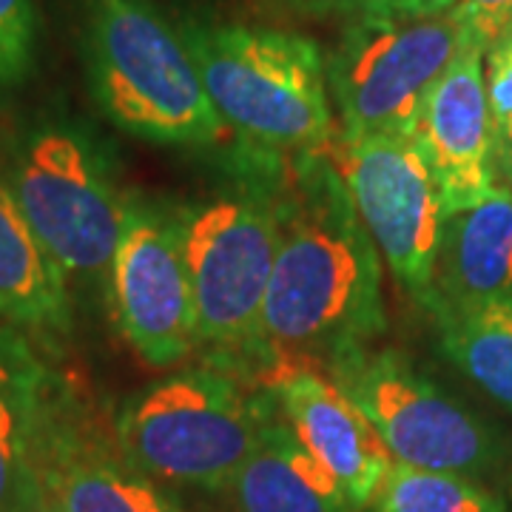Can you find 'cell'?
Returning a JSON list of instances; mask_svg holds the SVG:
<instances>
[{"label":"cell","mask_w":512,"mask_h":512,"mask_svg":"<svg viewBox=\"0 0 512 512\" xmlns=\"http://www.w3.org/2000/svg\"><path fill=\"white\" fill-rule=\"evenodd\" d=\"M279 208V251L259 342L285 350L359 348L384 330L382 256L339 168L316 154L299 165Z\"/></svg>","instance_id":"obj_1"},{"label":"cell","mask_w":512,"mask_h":512,"mask_svg":"<svg viewBox=\"0 0 512 512\" xmlns=\"http://www.w3.org/2000/svg\"><path fill=\"white\" fill-rule=\"evenodd\" d=\"M83 63L100 111L128 134L165 146L228 137L180 29L148 0H89Z\"/></svg>","instance_id":"obj_2"},{"label":"cell","mask_w":512,"mask_h":512,"mask_svg":"<svg viewBox=\"0 0 512 512\" xmlns=\"http://www.w3.org/2000/svg\"><path fill=\"white\" fill-rule=\"evenodd\" d=\"M220 120L285 151H322L336 134L328 60L311 37L259 26H177Z\"/></svg>","instance_id":"obj_3"},{"label":"cell","mask_w":512,"mask_h":512,"mask_svg":"<svg viewBox=\"0 0 512 512\" xmlns=\"http://www.w3.org/2000/svg\"><path fill=\"white\" fill-rule=\"evenodd\" d=\"M271 413L214 370H185L128 399L114 436L157 484L228 490L251 458Z\"/></svg>","instance_id":"obj_4"},{"label":"cell","mask_w":512,"mask_h":512,"mask_svg":"<svg viewBox=\"0 0 512 512\" xmlns=\"http://www.w3.org/2000/svg\"><path fill=\"white\" fill-rule=\"evenodd\" d=\"M470 40L481 37L458 6L348 23L328 57L339 140L410 134L430 89Z\"/></svg>","instance_id":"obj_5"},{"label":"cell","mask_w":512,"mask_h":512,"mask_svg":"<svg viewBox=\"0 0 512 512\" xmlns=\"http://www.w3.org/2000/svg\"><path fill=\"white\" fill-rule=\"evenodd\" d=\"M3 177L66 276H109L128 200L89 131L69 120L40 123L20 140Z\"/></svg>","instance_id":"obj_6"},{"label":"cell","mask_w":512,"mask_h":512,"mask_svg":"<svg viewBox=\"0 0 512 512\" xmlns=\"http://www.w3.org/2000/svg\"><path fill=\"white\" fill-rule=\"evenodd\" d=\"M197 339L220 348L259 342L279 251V208L262 194L222 191L180 217Z\"/></svg>","instance_id":"obj_7"},{"label":"cell","mask_w":512,"mask_h":512,"mask_svg":"<svg viewBox=\"0 0 512 512\" xmlns=\"http://www.w3.org/2000/svg\"><path fill=\"white\" fill-rule=\"evenodd\" d=\"M330 379L376 427L396 464L478 478L498 461L490 430L390 350L348 348Z\"/></svg>","instance_id":"obj_8"},{"label":"cell","mask_w":512,"mask_h":512,"mask_svg":"<svg viewBox=\"0 0 512 512\" xmlns=\"http://www.w3.org/2000/svg\"><path fill=\"white\" fill-rule=\"evenodd\" d=\"M336 168L387 271L404 291L427 305L444 205L413 134H379L342 143Z\"/></svg>","instance_id":"obj_9"},{"label":"cell","mask_w":512,"mask_h":512,"mask_svg":"<svg viewBox=\"0 0 512 512\" xmlns=\"http://www.w3.org/2000/svg\"><path fill=\"white\" fill-rule=\"evenodd\" d=\"M109 288L117 325L151 367L183 362L200 342L180 217L128 200Z\"/></svg>","instance_id":"obj_10"},{"label":"cell","mask_w":512,"mask_h":512,"mask_svg":"<svg viewBox=\"0 0 512 512\" xmlns=\"http://www.w3.org/2000/svg\"><path fill=\"white\" fill-rule=\"evenodd\" d=\"M35 467L43 495L63 512H183L140 473L114 441L97 433L86 410L46 376L35 407Z\"/></svg>","instance_id":"obj_11"},{"label":"cell","mask_w":512,"mask_h":512,"mask_svg":"<svg viewBox=\"0 0 512 512\" xmlns=\"http://www.w3.org/2000/svg\"><path fill=\"white\" fill-rule=\"evenodd\" d=\"M487 43L470 40L421 106L413 140L439 185L444 217L495 188V143L484 83Z\"/></svg>","instance_id":"obj_12"},{"label":"cell","mask_w":512,"mask_h":512,"mask_svg":"<svg viewBox=\"0 0 512 512\" xmlns=\"http://www.w3.org/2000/svg\"><path fill=\"white\" fill-rule=\"evenodd\" d=\"M274 396L302 447L336 478L356 510L367 507L393 458L356 402L330 376L305 367L282 370Z\"/></svg>","instance_id":"obj_13"},{"label":"cell","mask_w":512,"mask_h":512,"mask_svg":"<svg viewBox=\"0 0 512 512\" xmlns=\"http://www.w3.org/2000/svg\"><path fill=\"white\" fill-rule=\"evenodd\" d=\"M512 302V191H493L444 217L427 308L436 316Z\"/></svg>","instance_id":"obj_14"},{"label":"cell","mask_w":512,"mask_h":512,"mask_svg":"<svg viewBox=\"0 0 512 512\" xmlns=\"http://www.w3.org/2000/svg\"><path fill=\"white\" fill-rule=\"evenodd\" d=\"M0 322L55 342L72 330L69 276L46 251L0 174Z\"/></svg>","instance_id":"obj_15"},{"label":"cell","mask_w":512,"mask_h":512,"mask_svg":"<svg viewBox=\"0 0 512 512\" xmlns=\"http://www.w3.org/2000/svg\"><path fill=\"white\" fill-rule=\"evenodd\" d=\"M228 493L237 512H356L282 413L265 424L262 439L228 484Z\"/></svg>","instance_id":"obj_16"},{"label":"cell","mask_w":512,"mask_h":512,"mask_svg":"<svg viewBox=\"0 0 512 512\" xmlns=\"http://www.w3.org/2000/svg\"><path fill=\"white\" fill-rule=\"evenodd\" d=\"M441 345L473 382L512 413V302L439 316Z\"/></svg>","instance_id":"obj_17"},{"label":"cell","mask_w":512,"mask_h":512,"mask_svg":"<svg viewBox=\"0 0 512 512\" xmlns=\"http://www.w3.org/2000/svg\"><path fill=\"white\" fill-rule=\"evenodd\" d=\"M370 504L376 512H510L507 501L478 478L416 470L396 461Z\"/></svg>","instance_id":"obj_18"},{"label":"cell","mask_w":512,"mask_h":512,"mask_svg":"<svg viewBox=\"0 0 512 512\" xmlns=\"http://www.w3.org/2000/svg\"><path fill=\"white\" fill-rule=\"evenodd\" d=\"M46 376L32 390L0 402V512H29L43 498L32 427L37 396Z\"/></svg>","instance_id":"obj_19"},{"label":"cell","mask_w":512,"mask_h":512,"mask_svg":"<svg viewBox=\"0 0 512 512\" xmlns=\"http://www.w3.org/2000/svg\"><path fill=\"white\" fill-rule=\"evenodd\" d=\"M484 83L493 120L495 171L512 177V23L504 26L484 52Z\"/></svg>","instance_id":"obj_20"},{"label":"cell","mask_w":512,"mask_h":512,"mask_svg":"<svg viewBox=\"0 0 512 512\" xmlns=\"http://www.w3.org/2000/svg\"><path fill=\"white\" fill-rule=\"evenodd\" d=\"M37 60L35 0H0V92L29 80Z\"/></svg>","instance_id":"obj_21"},{"label":"cell","mask_w":512,"mask_h":512,"mask_svg":"<svg viewBox=\"0 0 512 512\" xmlns=\"http://www.w3.org/2000/svg\"><path fill=\"white\" fill-rule=\"evenodd\" d=\"M311 15L353 20L384 18V15H413V12H444L456 9V0H293Z\"/></svg>","instance_id":"obj_22"},{"label":"cell","mask_w":512,"mask_h":512,"mask_svg":"<svg viewBox=\"0 0 512 512\" xmlns=\"http://www.w3.org/2000/svg\"><path fill=\"white\" fill-rule=\"evenodd\" d=\"M46 376V367L37 362L32 348L15 330L0 328V402L32 390Z\"/></svg>","instance_id":"obj_23"},{"label":"cell","mask_w":512,"mask_h":512,"mask_svg":"<svg viewBox=\"0 0 512 512\" xmlns=\"http://www.w3.org/2000/svg\"><path fill=\"white\" fill-rule=\"evenodd\" d=\"M456 6L487 46L512 23V0H456Z\"/></svg>","instance_id":"obj_24"},{"label":"cell","mask_w":512,"mask_h":512,"mask_svg":"<svg viewBox=\"0 0 512 512\" xmlns=\"http://www.w3.org/2000/svg\"><path fill=\"white\" fill-rule=\"evenodd\" d=\"M29 512H63V510H57L55 504H52V501H49V498L43 495V498H40V501H37L35 507H32Z\"/></svg>","instance_id":"obj_25"}]
</instances>
